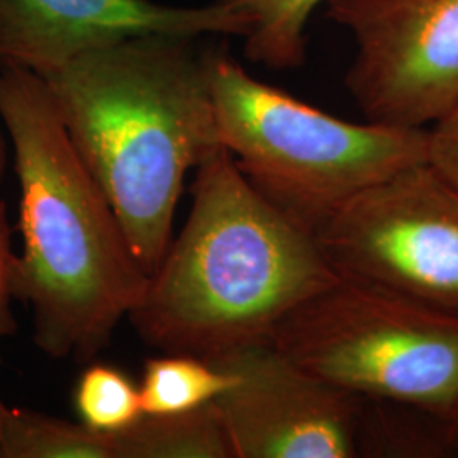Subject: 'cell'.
I'll list each match as a JSON object with an SVG mask.
<instances>
[{"instance_id": "1", "label": "cell", "mask_w": 458, "mask_h": 458, "mask_svg": "<svg viewBox=\"0 0 458 458\" xmlns=\"http://www.w3.org/2000/svg\"><path fill=\"white\" fill-rule=\"evenodd\" d=\"M0 123L19 182L14 297L30 308L45 355L89 363L140 302L149 276L41 77L0 66Z\"/></svg>"}, {"instance_id": "2", "label": "cell", "mask_w": 458, "mask_h": 458, "mask_svg": "<svg viewBox=\"0 0 458 458\" xmlns=\"http://www.w3.org/2000/svg\"><path fill=\"white\" fill-rule=\"evenodd\" d=\"M204 39L136 36L41 77L148 276L172 242L185 175L223 148Z\"/></svg>"}, {"instance_id": "3", "label": "cell", "mask_w": 458, "mask_h": 458, "mask_svg": "<svg viewBox=\"0 0 458 458\" xmlns=\"http://www.w3.org/2000/svg\"><path fill=\"white\" fill-rule=\"evenodd\" d=\"M191 191L187 223L128 316L148 346L213 359L270 342L338 277L314 233L246 181L226 148L197 166Z\"/></svg>"}, {"instance_id": "4", "label": "cell", "mask_w": 458, "mask_h": 458, "mask_svg": "<svg viewBox=\"0 0 458 458\" xmlns=\"http://www.w3.org/2000/svg\"><path fill=\"white\" fill-rule=\"evenodd\" d=\"M214 115L223 147L267 200L316 233L348 200L426 164V130L352 123L259 81L228 45H211Z\"/></svg>"}, {"instance_id": "5", "label": "cell", "mask_w": 458, "mask_h": 458, "mask_svg": "<svg viewBox=\"0 0 458 458\" xmlns=\"http://www.w3.org/2000/svg\"><path fill=\"white\" fill-rule=\"evenodd\" d=\"M270 344L363 399L458 411V318L365 278L338 274L282 319Z\"/></svg>"}, {"instance_id": "6", "label": "cell", "mask_w": 458, "mask_h": 458, "mask_svg": "<svg viewBox=\"0 0 458 458\" xmlns=\"http://www.w3.org/2000/svg\"><path fill=\"white\" fill-rule=\"evenodd\" d=\"M314 236L336 274L458 318V189L429 165L363 191Z\"/></svg>"}, {"instance_id": "7", "label": "cell", "mask_w": 458, "mask_h": 458, "mask_svg": "<svg viewBox=\"0 0 458 458\" xmlns=\"http://www.w3.org/2000/svg\"><path fill=\"white\" fill-rule=\"evenodd\" d=\"M352 36L344 87L367 121L426 130L458 104V0H327Z\"/></svg>"}, {"instance_id": "8", "label": "cell", "mask_w": 458, "mask_h": 458, "mask_svg": "<svg viewBox=\"0 0 458 458\" xmlns=\"http://www.w3.org/2000/svg\"><path fill=\"white\" fill-rule=\"evenodd\" d=\"M208 360L233 377L214 403L234 458H357L363 397L314 376L270 342Z\"/></svg>"}, {"instance_id": "9", "label": "cell", "mask_w": 458, "mask_h": 458, "mask_svg": "<svg viewBox=\"0 0 458 458\" xmlns=\"http://www.w3.org/2000/svg\"><path fill=\"white\" fill-rule=\"evenodd\" d=\"M243 19L217 4L168 5L155 0H0V66L47 77L90 49L174 34L243 38Z\"/></svg>"}, {"instance_id": "10", "label": "cell", "mask_w": 458, "mask_h": 458, "mask_svg": "<svg viewBox=\"0 0 458 458\" xmlns=\"http://www.w3.org/2000/svg\"><path fill=\"white\" fill-rule=\"evenodd\" d=\"M114 458H234L216 403L174 414H143L111 435Z\"/></svg>"}, {"instance_id": "11", "label": "cell", "mask_w": 458, "mask_h": 458, "mask_svg": "<svg viewBox=\"0 0 458 458\" xmlns=\"http://www.w3.org/2000/svg\"><path fill=\"white\" fill-rule=\"evenodd\" d=\"M243 19V53L251 64L291 72L308 60L310 22L327 0H216Z\"/></svg>"}, {"instance_id": "12", "label": "cell", "mask_w": 458, "mask_h": 458, "mask_svg": "<svg viewBox=\"0 0 458 458\" xmlns=\"http://www.w3.org/2000/svg\"><path fill=\"white\" fill-rule=\"evenodd\" d=\"M450 416L363 399L359 457L450 458Z\"/></svg>"}, {"instance_id": "13", "label": "cell", "mask_w": 458, "mask_h": 458, "mask_svg": "<svg viewBox=\"0 0 458 458\" xmlns=\"http://www.w3.org/2000/svg\"><path fill=\"white\" fill-rule=\"evenodd\" d=\"M0 458H114L111 435L28 408H9L0 429Z\"/></svg>"}, {"instance_id": "14", "label": "cell", "mask_w": 458, "mask_h": 458, "mask_svg": "<svg viewBox=\"0 0 458 458\" xmlns=\"http://www.w3.org/2000/svg\"><path fill=\"white\" fill-rule=\"evenodd\" d=\"M233 384L228 372L208 359L162 353L145 361L140 382L145 414H174L206 406Z\"/></svg>"}, {"instance_id": "15", "label": "cell", "mask_w": 458, "mask_h": 458, "mask_svg": "<svg viewBox=\"0 0 458 458\" xmlns=\"http://www.w3.org/2000/svg\"><path fill=\"white\" fill-rule=\"evenodd\" d=\"M73 408L83 425L113 435L134 425L145 412L140 386L123 369L89 361L73 387Z\"/></svg>"}, {"instance_id": "16", "label": "cell", "mask_w": 458, "mask_h": 458, "mask_svg": "<svg viewBox=\"0 0 458 458\" xmlns=\"http://www.w3.org/2000/svg\"><path fill=\"white\" fill-rule=\"evenodd\" d=\"M14 228L9 219L7 204L0 199V340L13 336L17 331L16 318L13 311L14 297V272H16L17 253L13 246ZM9 406L0 395V429L4 416Z\"/></svg>"}, {"instance_id": "17", "label": "cell", "mask_w": 458, "mask_h": 458, "mask_svg": "<svg viewBox=\"0 0 458 458\" xmlns=\"http://www.w3.org/2000/svg\"><path fill=\"white\" fill-rule=\"evenodd\" d=\"M426 164L458 189V104L426 128Z\"/></svg>"}, {"instance_id": "18", "label": "cell", "mask_w": 458, "mask_h": 458, "mask_svg": "<svg viewBox=\"0 0 458 458\" xmlns=\"http://www.w3.org/2000/svg\"><path fill=\"white\" fill-rule=\"evenodd\" d=\"M7 165H9V138L5 136V132L0 128V185L5 179V172H7Z\"/></svg>"}, {"instance_id": "19", "label": "cell", "mask_w": 458, "mask_h": 458, "mask_svg": "<svg viewBox=\"0 0 458 458\" xmlns=\"http://www.w3.org/2000/svg\"><path fill=\"white\" fill-rule=\"evenodd\" d=\"M450 458H458V411L450 416Z\"/></svg>"}]
</instances>
